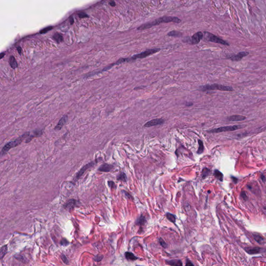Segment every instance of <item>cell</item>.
Segmentation results:
<instances>
[{"mask_svg": "<svg viewBox=\"0 0 266 266\" xmlns=\"http://www.w3.org/2000/svg\"><path fill=\"white\" fill-rule=\"evenodd\" d=\"M42 131H41V130H38L37 131H34V134L32 135V136H30V137H29L27 138V141H26V143H28L29 142H30V141L32 139V138L35 137H38L39 136H41L42 134Z\"/></svg>", "mask_w": 266, "mask_h": 266, "instance_id": "e0dca14e", "label": "cell"}, {"mask_svg": "<svg viewBox=\"0 0 266 266\" xmlns=\"http://www.w3.org/2000/svg\"><path fill=\"white\" fill-rule=\"evenodd\" d=\"M241 195L242 197H243L244 200H246L247 199V195H246V193L245 192H244V191L242 192Z\"/></svg>", "mask_w": 266, "mask_h": 266, "instance_id": "d590c367", "label": "cell"}, {"mask_svg": "<svg viewBox=\"0 0 266 266\" xmlns=\"http://www.w3.org/2000/svg\"><path fill=\"white\" fill-rule=\"evenodd\" d=\"M159 242H160L161 246L164 247V248H166V247H167V244L165 243V242L164 241L162 238L159 239Z\"/></svg>", "mask_w": 266, "mask_h": 266, "instance_id": "f546056e", "label": "cell"}, {"mask_svg": "<svg viewBox=\"0 0 266 266\" xmlns=\"http://www.w3.org/2000/svg\"><path fill=\"white\" fill-rule=\"evenodd\" d=\"M166 216L167 218L168 219V220L170 221L171 222L173 223H175L176 217L174 215L172 214H171V213H167L166 214Z\"/></svg>", "mask_w": 266, "mask_h": 266, "instance_id": "7402d4cb", "label": "cell"}, {"mask_svg": "<svg viewBox=\"0 0 266 266\" xmlns=\"http://www.w3.org/2000/svg\"><path fill=\"white\" fill-rule=\"evenodd\" d=\"M167 35L170 36H176V37H178V36H180L181 35H182V33L177 31H172L171 32L168 33Z\"/></svg>", "mask_w": 266, "mask_h": 266, "instance_id": "d4e9b609", "label": "cell"}, {"mask_svg": "<svg viewBox=\"0 0 266 266\" xmlns=\"http://www.w3.org/2000/svg\"><path fill=\"white\" fill-rule=\"evenodd\" d=\"M210 170L208 168H204V169H203L202 172V178H205L207 176H208L209 175V174H210Z\"/></svg>", "mask_w": 266, "mask_h": 266, "instance_id": "484cf974", "label": "cell"}, {"mask_svg": "<svg viewBox=\"0 0 266 266\" xmlns=\"http://www.w3.org/2000/svg\"><path fill=\"white\" fill-rule=\"evenodd\" d=\"M7 252V246H3L1 249V258H2Z\"/></svg>", "mask_w": 266, "mask_h": 266, "instance_id": "83f0119b", "label": "cell"}, {"mask_svg": "<svg viewBox=\"0 0 266 266\" xmlns=\"http://www.w3.org/2000/svg\"><path fill=\"white\" fill-rule=\"evenodd\" d=\"M166 263L168 265L172 266H182L181 260L179 259H173L171 260H166Z\"/></svg>", "mask_w": 266, "mask_h": 266, "instance_id": "2e32d148", "label": "cell"}, {"mask_svg": "<svg viewBox=\"0 0 266 266\" xmlns=\"http://www.w3.org/2000/svg\"><path fill=\"white\" fill-rule=\"evenodd\" d=\"M9 64L11 67L13 69H15L18 66L17 62L16 60L15 57L13 56H11L9 58Z\"/></svg>", "mask_w": 266, "mask_h": 266, "instance_id": "d6986e66", "label": "cell"}, {"mask_svg": "<svg viewBox=\"0 0 266 266\" xmlns=\"http://www.w3.org/2000/svg\"><path fill=\"white\" fill-rule=\"evenodd\" d=\"M61 258H62V260H63L64 262L66 263V264H68V260L67 257H66V256H65L64 255V254L61 255Z\"/></svg>", "mask_w": 266, "mask_h": 266, "instance_id": "836d02e7", "label": "cell"}, {"mask_svg": "<svg viewBox=\"0 0 266 266\" xmlns=\"http://www.w3.org/2000/svg\"><path fill=\"white\" fill-rule=\"evenodd\" d=\"M79 16L80 18H85V17H88V15L86 14L85 13H79Z\"/></svg>", "mask_w": 266, "mask_h": 266, "instance_id": "d6a6232c", "label": "cell"}, {"mask_svg": "<svg viewBox=\"0 0 266 266\" xmlns=\"http://www.w3.org/2000/svg\"><path fill=\"white\" fill-rule=\"evenodd\" d=\"M160 50H161L160 48H157L147 49L146 51L142 52V53L135 55L132 56L131 57H129V62L136 60L138 59H142V58H146V57L150 56L151 55L158 53V52H159Z\"/></svg>", "mask_w": 266, "mask_h": 266, "instance_id": "277c9868", "label": "cell"}, {"mask_svg": "<svg viewBox=\"0 0 266 266\" xmlns=\"http://www.w3.org/2000/svg\"><path fill=\"white\" fill-rule=\"evenodd\" d=\"M113 165L111 164L105 163L101 165L98 168V171L101 172H109L113 168Z\"/></svg>", "mask_w": 266, "mask_h": 266, "instance_id": "4fadbf2b", "label": "cell"}, {"mask_svg": "<svg viewBox=\"0 0 266 266\" xmlns=\"http://www.w3.org/2000/svg\"><path fill=\"white\" fill-rule=\"evenodd\" d=\"M249 55V53L247 51H242L240 53H238L236 55H233L229 56L228 57V58L229 59H231L232 61H238L241 60L244 57H245Z\"/></svg>", "mask_w": 266, "mask_h": 266, "instance_id": "9c48e42d", "label": "cell"}, {"mask_svg": "<svg viewBox=\"0 0 266 266\" xmlns=\"http://www.w3.org/2000/svg\"><path fill=\"white\" fill-rule=\"evenodd\" d=\"M203 37V34L202 32H197L195 33L193 35L191 38L189 39V43L191 44H197L200 43L201 40H202Z\"/></svg>", "mask_w": 266, "mask_h": 266, "instance_id": "52a82bcc", "label": "cell"}, {"mask_svg": "<svg viewBox=\"0 0 266 266\" xmlns=\"http://www.w3.org/2000/svg\"><path fill=\"white\" fill-rule=\"evenodd\" d=\"M247 253L249 254H258L262 252V249L258 247H247L244 249Z\"/></svg>", "mask_w": 266, "mask_h": 266, "instance_id": "8fae6325", "label": "cell"}, {"mask_svg": "<svg viewBox=\"0 0 266 266\" xmlns=\"http://www.w3.org/2000/svg\"><path fill=\"white\" fill-rule=\"evenodd\" d=\"M117 179H118V180H121L124 182H126L127 181V177L125 174L124 173H121L118 176H117Z\"/></svg>", "mask_w": 266, "mask_h": 266, "instance_id": "cb8c5ba5", "label": "cell"}, {"mask_svg": "<svg viewBox=\"0 0 266 266\" xmlns=\"http://www.w3.org/2000/svg\"><path fill=\"white\" fill-rule=\"evenodd\" d=\"M53 38H54V39H55V40L58 43H60V42H62V41H63V40H64V39H63V37H62V36L60 34H59V33H56L55 34V35L53 36Z\"/></svg>", "mask_w": 266, "mask_h": 266, "instance_id": "4316f807", "label": "cell"}, {"mask_svg": "<svg viewBox=\"0 0 266 266\" xmlns=\"http://www.w3.org/2000/svg\"><path fill=\"white\" fill-rule=\"evenodd\" d=\"M205 39L208 41L212 42L215 43L220 44L222 45H227L229 46V44L225 41H224L223 39L219 38L216 35L210 33L208 32H205Z\"/></svg>", "mask_w": 266, "mask_h": 266, "instance_id": "5b68a950", "label": "cell"}, {"mask_svg": "<svg viewBox=\"0 0 266 266\" xmlns=\"http://www.w3.org/2000/svg\"><path fill=\"white\" fill-rule=\"evenodd\" d=\"M200 90L202 92H206L207 90H219L221 91H227V92H232L234 90L233 88L230 86H227L223 85L213 84H206L201 86Z\"/></svg>", "mask_w": 266, "mask_h": 266, "instance_id": "3957f363", "label": "cell"}, {"mask_svg": "<svg viewBox=\"0 0 266 266\" xmlns=\"http://www.w3.org/2000/svg\"><path fill=\"white\" fill-rule=\"evenodd\" d=\"M181 21V20L179 18L176 17H171V16H164L161 18H159L153 21L147 22L144 23L142 25L139 26L137 28L138 30H143L148 29L153 26L159 25L161 23H168V22H175V23H179Z\"/></svg>", "mask_w": 266, "mask_h": 266, "instance_id": "6da1fadb", "label": "cell"}, {"mask_svg": "<svg viewBox=\"0 0 266 266\" xmlns=\"http://www.w3.org/2000/svg\"><path fill=\"white\" fill-rule=\"evenodd\" d=\"M4 55H5L4 54L2 53V54H1V57H0V58H1V59H2V58H3V57Z\"/></svg>", "mask_w": 266, "mask_h": 266, "instance_id": "b9f144b4", "label": "cell"}, {"mask_svg": "<svg viewBox=\"0 0 266 266\" xmlns=\"http://www.w3.org/2000/svg\"><path fill=\"white\" fill-rule=\"evenodd\" d=\"M53 28L52 27H46L45 28L43 29L42 30H41L40 31V33L41 34H44V33H45L46 32H47L48 31H49V30H51V29Z\"/></svg>", "mask_w": 266, "mask_h": 266, "instance_id": "4dcf8cb0", "label": "cell"}, {"mask_svg": "<svg viewBox=\"0 0 266 266\" xmlns=\"http://www.w3.org/2000/svg\"><path fill=\"white\" fill-rule=\"evenodd\" d=\"M194 266L193 265V264L192 262H187L186 263V266Z\"/></svg>", "mask_w": 266, "mask_h": 266, "instance_id": "74e56055", "label": "cell"}, {"mask_svg": "<svg viewBox=\"0 0 266 266\" xmlns=\"http://www.w3.org/2000/svg\"><path fill=\"white\" fill-rule=\"evenodd\" d=\"M108 184L109 186L110 187L111 189H114V188H116V184L115 183L112 181H109L108 182Z\"/></svg>", "mask_w": 266, "mask_h": 266, "instance_id": "1f68e13d", "label": "cell"}, {"mask_svg": "<svg viewBox=\"0 0 266 266\" xmlns=\"http://www.w3.org/2000/svg\"><path fill=\"white\" fill-rule=\"evenodd\" d=\"M261 178H262V180H263V181H265V180H266V178H265V177H264V176L262 175V177H261Z\"/></svg>", "mask_w": 266, "mask_h": 266, "instance_id": "60d3db41", "label": "cell"}, {"mask_svg": "<svg viewBox=\"0 0 266 266\" xmlns=\"http://www.w3.org/2000/svg\"><path fill=\"white\" fill-rule=\"evenodd\" d=\"M123 192H125V195H126V196H127V197H128V198H129V199H131V197H131V195H129V193H128V192H126L125 191H123Z\"/></svg>", "mask_w": 266, "mask_h": 266, "instance_id": "ab89813d", "label": "cell"}, {"mask_svg": "<svg viewBox=\"0 0 266 266\" xmlns=\"http://www.w3.org/2000/svg\"><path fill=\"white\" fill-rule=\"evenodd\" d=\"M67 121H68L67 116H62L61 119L59 120L58 123L57 124V125L55 126V129L56 131H60V130L62 129V127L64 126V125L66 124Z\"/></svg>", "mask_w": 266, "mask_h": 266, "instance_id": "7c38bea8", "label": "cell"}, {"mask_svg": "<svg viewBox=\"0 0 266 266\" xmlns=\"http://www.w3.org/2000/svg\"><path fill=\"white\" fill-rule=\"evenodd\" d=\"M94 165H95V163L94 162H91L87 164L86 165H85V166H83V167L80 169V171L78 172V173L76 175H75V181H77L78 179H80L83 175V174H84L88 168H90L91 167L93 166Z\"/></svg>", "mask_w": 266, "mask_h": 266, "instance_id": "ba28073f", "label": "cell"}, {"mask_svg": "<svg viewBox=\"0 0 266 266\" xmlns=\"http://www.w3.org/2000/svg\"><path fill=\"white\" fill-rule=\"evenodd\" d=\"M198 143H199V149L197 151V153L198 154H201L203 152L204 150V145H203V142L201 140H198Z\"/></svg>", "mask_w": 266, "mask_h": 266, "instance_id": "603a6c76", "label": "cell"}, {"mask_svg": "<svg viewBox=\"0 0 266 266\" xmlns=\"http://www.w3.org/2000/svg\"><path fill=\"white\" fill-rule=\"evenodd\" d=\"M146 222V219L144 216L142 215L137 220L136 224L137 225H140V226H143L145 225V223Z\"/></svg>", "mask_w": 266, "mask_h": 266, "instance_id": "ffe728a7", "label": "cell"}, {"mask_svg": "<svg viewBox=\"0 0 266 266\" xmlns=\"http://www.w3.org/2000/svg\"><path fill=\"white\" fill-rule=\"evenodd\" d=\"M240 128H241V126H240V125L223 126V127H219V128H217V129H211V130H210V131H208V132L213 133H221V132H231V131H236V130L239 129Z\"/></svg>", "mask_w": 266, "mask_h": 266, "instance_id": "8992f818", "label": "cell"}, {"mask_svg": "<svg viewBox=\"0 0 266 266\" xmlns=\"http://www.w3.org/2000/svg\"><path fill=\"white\" fill-rule=\"evenodd\" d=\"M164 120L162 119H155L149 121L147 122L145 124V126L146 127H150L151 126L158 125H161L164 123Z\"/></svg>", "mask_w": 266, "mask_h": 266, "instance_id": "30bf717a", "label": "cell"}, {"mask_svg": "<svg viewBox=\"0 0 266 266\" xmlns=\"http://www.w3.org/2000/svg\"><path fill=\"white\" fill-rule=\"evenodd\" d=\"M254 238L255 240L259 243H262V242L264 241V239L261 236L258 235V234H254Z\"/></svg>", "mask_w": 266, "mask_h": 266, "instance_id": "f1b7e54d", "label": "cell"}, {"mask_svg": "<svg viewBox=\"0 0 266 266\" xmlns=\"http://www.w3.org/2000/svg\"><path fill=\"white\" fill-rule=\"evenodd\" d=\"M68 243H69V242H68L67 240L65 239H64L61 241V244L62 245H67V244H68Z\"/></svg>", "mask_w": 266, "mask_h": 266, "instance_id": "e575fe53", "label": "cell"}, {"mask_svg": "<svg viewBox=\"0 0 266 266\" xmlns=\"http://www.w3.org/2000/svg\"><path fill=\"white\" fill-rule=\"evenodd\" d=\"M109 4H110V5H111V6H112V7H114V6H116V2H114V1H111V2H110V3H109Z\"/></svg>", "mask_w": 266, "mask_h": 266, "instance_id": "f35d334b", "label": "cell"}, {"mask_svg": "<svg viewBox=\"0 0 266 266\" xmlns=\"http://www.w3.org/2000/svg\"><path fill=\"white\" fill-rule=\"evenodd\" d=\"M29 136H30V132H27L25 133V134H23V135H22L19 137L17 138V139H15V140H13L12 141V142H8L7 144L5 145L3 147V148L1 152L2 154V155L5 154L7 153L8 151L11 149L12 148L17 147V146L20 144L21 142H23V140H24L25 138H28V137Z\"/></svg>", "mask_w": 266, "mask_h": 266, "instance_id": "7a4b0ae2", "label": "cell"}, {"mask_svg": "<svg viewBox=\"0 0 266 266\" xmlns=\"http://www.w3.org/2000/svg\"><path fill=\"white\" fill-rule=\"evenodd\" d=\"M77 201L75 199H70L64 205V207L67 210H71L77 204Z\"/></svg>", "mask_w": 266, "mask_h": 266, "instance_id": "5bb4252c", "label": "cell"}, {"mask_svg": "<svg viewBox=\"0 0 266 266\" xmlns=\"http://www.w3.org/2000/svg\"><path fill=\"white\" fill-rule=\"evenodd\" d=\"M125 257L127 260H131V261H134V260H136L138 259V258L136 257L131 252H127L125 253Z\"/></svg>", "mask_w": 266, "mask_h": 266, "instance_id": "ac0fdd59", "label": "cell"}, {"mask_svg": "<svg viewBox=\"0 0 266 266\" xmlns=\"http://www.w3.org/2000/svg\"><path fill=\"white\" fill-rule=\"evenodd\" d=\"M17 51H18V53H19V54L20 55H21V54H22V48H21L20 47H17Z\"/></svg>", "mask_w": 266, "mask_h": 266, "instance_id": "8d00e7d4", "label": "cell"}, {"mask_svg": "<svg viewBox=\"0 0 266 266\" xmlns=\"http://www.w3.org/2000/svg\"><path fill=\"white\" fill-rule=\"evenodd\" d=\"M246 117L240 116V115H234L228 118V120L232 122H236V121H243L244 120H245Z\"/></svg>", "mask_w": 266, "mask_h": 266, "instance_id": "9a60e30c", "label": "cell"}, {"mask_svg": "<svg viewBox=\"0 0 266 266\" xmlns=\"http://www.w3.org/2000/svg\"><path fill=\"white\" fill-rule=\"evenodd\" d=\"M214 176L216 178H217L218 180H219L220 181H222L223 180V174L221 173L220 171H219L218 170H215L214 171Z\"/></svg>", "mask_w": 266, "mask_h": 266, "instance_id": "44dd1931", "label": "cell"}]
</instances>
